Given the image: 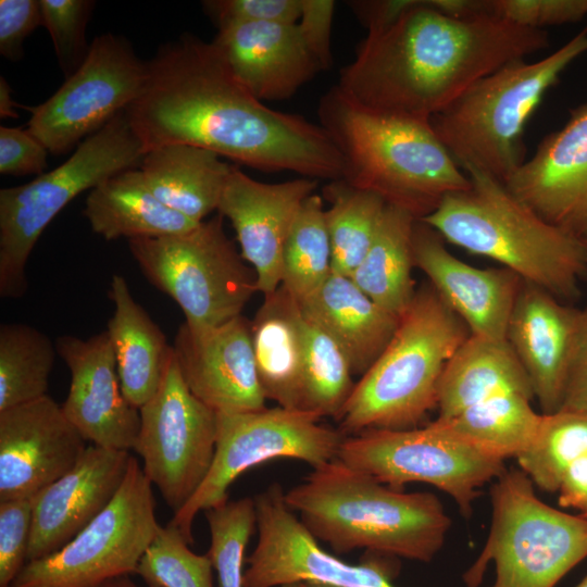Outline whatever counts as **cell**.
<instances>
[{
  "label": "cell",
  "mask_w": 587,
  "mask_h": 587,
  "mask_svg": "<svg viewBox=\"0 0 587 587\" xmlns=\"http://www.w3.org/2000/svg\"><path fill=\"white\" fill-rule=\"evenodd\" d=\"M140 96L125 110L145 154L167 145L210 150L262 172L342 178L341 155L327 132L276 111L233 74L213 45L185 34L148 62Z\"/></svg>",
  "instance_id": "6da1fadb"
},
{
  "label": "cell",
  "mask_w": 587,
  "mask_h": 587,
  "mask_svg": "<svg viewBox=\"0 0 587 587\" xmlns=\"http://www.w3.org/2000/svg\"><path fill=\"white\" fill-rule=\"evenodd\" d=\"M548 46L542 29L489 15L457 18L414 0L367 33L336 86L365 110L430 121L480 78Z\"/></svg>",
  "instance_id": "7a4b0ae2"
},
{
  "label": "cell",
  "mask_w": 587,
  "mask_h": 587,
  "mask_svg": "<svg viewBox=\"0 0 587 587\" xmlns=\"http://www.w3.org/2000/svg\"><path fill=\"white\" fill-rule=\"evenodd\" d=\"M286 504L335 553H373L430 562L451 520L430 492H403L335 459L288 489Z\"/></svg>",
  "instance_id": "3957f363"
},
{
  "label": "cell",
  "mask_w": 587,
  "mask_h": 587,
  "mask_svg": "<svg viewBox=\"0 0 587 587\" xmlns=\"http://www.w3.org/2000/svg\"><path fill=\"white\" fill-rule=\"evenodd\" d=\"M317 115L341 155V179L416 220L430 214L446 196L471 186L429 121L365 110L336 85L320 99Z\"/></svg>",
  "instance_id": "277c9868"
},
{
  "label": "cell",
  "mask_w": 587,
  "mask_h": 587,
  "mask_svg": "<svg viewBox=\"0 0 587 587\" xmlns=\"http://www.w3.org/2000/svg\"><path fill=\"white\" fill-rule=\"evenodd\" d=\"M464 172L471 186L446 196L420 221L444 240L497 261L558 299L578 297L587 273L586 243L545 221L502 182L476 168Z\"/></svg>",
  "instance_id": "5b68a950"
},
{
  "label": "cell",
  "mask_w": 587,
  "mask_h": 587,
  "mask_svg": "<svg viewBox=\"0 0 587 587\" xmlns=\"http://www.w3.org/2000/svg\"><path fill=\"white\" fill-rule=\"evenodd\" d=\"M469 335L432 285L421 286L386 348L354 385L337 419L339 430L352 436L417 427L437 408L442 372Z\"/></svg>",
  "instance_id": "8992f818"
},
{
  "label": "cell",
  "mask_w": 587,
  "mask_h": 587,
  "mask_svg": "<svg viewBox=\"0 0 587 587\" xmlns=\"http://www.w3.org/2000/svg\"><path fill=\"white\" fill-rule=\"evenodd\" d=\"M587 52V26L536 61L510 62L480 78L430 125L464 171L476 168L503 184L526 161L524 129L563 71Z\"/></svg>",
  "instance_id": "52a82bcc"
},
{
  "label": "cell",
  "mask_w": 587,
  "mask_h": 587,
  "mask_svg": "<svg viewBox=\"0 0 587 587\" xmlns=\"http://www.w3.org/2000/svg\"><path fill=\"white\" fill-rule=\"evenodd\" d=\"M143 155V147L123 111L83 140L58 167L29 183L1 188L0 296H24L28 258L62 209L107 178L138 167Z\"/></svg>",
  "instance_id": "ba28073f"
},
{
  "label": "cell",
  "mask_w": 587,
  "mask_h": 587,
  "mask_svg": "<svg viewBox=\"0 0 587 587\" xmlns=\"http://www.w3.org/2000/svg\"><path fill=\"white\" fill-rule=\"evenodd\" d=\"M491 525L464 580L476 587L495 563L489 587H554L587 558V517L545 503L522 470H504L490 489Z\"/></svg>",
  "instance_id": "9c48e42d"
},
{
  "label": "cell",
  "mask_w": 587,
  "mask_h": 587,
  "mask_svg": "<svg viewBox=\"0 0 587 587\" xmlns=\"http://www.w3.org/2000/svg\"><path fill=\"white\" fill-rule=\"evenodd\" d=\"M143 276L182 309L191 329H208L239 315L258 291L257 275L225 233L217 214L189 232L128 240Z\"/></svg>",
  "instance_id": "30bf717a"
},
{
  "label": "cell",
  "mask_w": 587,
  "mask_h": 587,
  "mask_svg": "<svg viewBox=\"0 0 587 587\" xmlns=\"http://www.w3.org/2000/svg\"><path fill=\"white\" fill-rule=\"evenodd\" d=\"M159 527L152 484L130 457L107 508L62 548L26 562L10 587H101L136 574Z\"/></svg>",
  "instance_id": "8fae6325"
},
{
  "label": "cell",
  "mask_w": 587,
  "mask_h": 587,
  "mask_svg": "<svg viewBox=\"0 0 587 587\" xmlns=\"http://www.w3.org/2000/svg\"><path fill=\"white\" fill-rule=\"evenodd\" d=\"M320 416L282 407L216 413L212 465L195 495L170 521L193 542L197 514L227 501V489L243 472L275 459L303 461L313 469L337 458L346 437L319 423Z\"/></svg>",
  "instance_id": "7c38bea8"
},
{
  "label": "cell",
  "mask_w": 587,
  "mask_h": 587,
  "mask_svg": "<svg viewBox=\"0 0 587 587\" xmlns=\"http://www.w3.org/2000/svg\"><path fill=\"white\" fill-rule=\"evenodd\" d=\"M396 489L429 484L453 499L470 516L479 488L503 471L502 460L484 454L435 421L410 429H369L346 436L337 458Z\"/></svg>",
  "instance_id": "4fadbf2b"
},
{
  "label": "cell",
  "mask_w": 587,
  "mask_h": 587,
  "mask_svg": "<svg viewBox=\"0 0 587 587\" xmlns=\"http://www.w3.org/2000/svg\"><path fill=\"white\" fill-rule=\"evenodd\" d=\"M133 449L142 471L175 512L195 495L213 462L216 412L186 385L172 347L160 385L139 409Z\"/></svg>",
  "instance_id": "5bb4252c"
},
{
  "label": "cell",
  "mask_w": 587,
  "mask_h": 587,
  "mask_svg": "<svg viewBox=\"0 0 587 587\" xmlns=\"http://www.w3.org/2000/svg\"><path fill=\"white\" fill-rule=\"evenodd\" d=\"M130 43L114 34L96 37L80 66L45 102L27 108V129L51 154H63L125 111L148 79Z\"/></svg>",
  "instance_id": "9a60e30c"
},
{
  "label": "cell",
  "mask_w": 587,
  "mask_h": 587,
  "mask_svg": "<svg viewBox=\"0 0 587 587\" xmlns=\"http://www.w3.org/2000/svg\"><path fill=\"white\" fill-rule=\"evenodd\" d=\"M284 495L275 483L253 498L259 536L246 560L243 587H280L298 580L335 587H396L380 562L350 564L322 549Z\"/></svg>",
  "instance_id": "2e32d148"
},
{
  "label": "cell",
  "mask_w": 587,
  "mask_h": 587,
  "mask_svg": "<svg viewBox=\"0 0 587 587\" xmlns=\"http://www.w3.org/2000/svg\"><path fill=\"white\" fill-rule=\"evenodd\" d=\"M58 355L70 370L71 383L62 410L91 445L133 449L139 427V409L125 397L107 330L86 339L61 335Z\"/></svg>",
  "instance_id": "e0dca14e"
},
{
  "label": "cell",
  "mask_w": 587,
  "mask_h": 587,
  "mask_svg": "<svg viewBox=\"0 0 587 587\" xmlns=\"http://www.w3.org/2000/svg\"><path fill=\"white\" fill-rule=\"evenodd\" d=\"M86 439L49 395L0 412V501L32 498L60 478Z\"/></svg>",
  "instance_id": "ac0fdd59"
},
{
  "label": "cell",
  "mask_w": 587,
  "mask_h": 587,
  "mask_svg": "<svg viewBox=\"0 0 587 587\" xmlns=\"http://www.w3.org/2000/svg\"><path fill=\"white\" fill-rule=\"evenodd\" d=\"M316 186L317 179L309 177L262 183L232 166L217 212L230 222L240 254L254 270L258 291L264 296L280 286L287 237L301 204Z\"/></svg>",
  "instance_id": "d6986e66"
},
{
  "label": "cell",
  "mask_w": 587,
  "mask_h": 587,
  "mask_svg": "<svg viewBox=\"0 0 587 587\" xmlns=\"http://www.w3.org/2000/svg\"><path fill=\"white\" fill-rule=\"evenodd\" d=\"M548 223L587 242V102L504 183Z\"/></svg>",
  "instance_id": "ffe728a7"
},
{
  "label": "cell",
  "mask_w": 587,
  "mask_h": 587,
  "mask_svg": "<svg viewBox=\"0 0 587 587\" xmlns=\"http://www.w3.org/2000/svg\"><path fill=\"white\" fill-rule=\"evenodd\" d=\"M172 347L186 385L214 412L265 408L251 322L242 315L208 329H191L184 323Z\"/></svg>",
  "instance_id": "44dd1931"
},
{
  "label": "cell",
  "mask_w": 587,
  "mask_h": 587,
  "mask_svg": "<svg viewBox=\"0 0 587 587\" xmlns=\"http://www.w3.org/2000/svg\"><path fill=\"white\" fill-rule=\"evenodd\" d=\"M130 457L127 450L87 446L71 470L32 497L27 562L62 548L107 508Z\"/></svg>",
  "instance_id": "7402d4cb"
},
{
  "label": "cell",
  "mask_w": 587,
  "mask_h": 587,
  "mask_svg": "<svg viewBox=\"0 0 587 587\" xmlns=\"http://www.w3.org/2000/svg\"><path fill=\"white\" fill-rule=\"evenodd\" d=\"M441 236L417 220L413 230L414 265L465 323L470 334L507 340L509 319L522 279L508 268H478L445 247Z\"/></svg>",
  "instance_id": "603a6c76"
},
{
  "label": "cell",
  "mask_w": 587,
  "mask_h": 587,
  "mask_svg": "<svg viewBox=\"0 0 587 587\" xmlns=\"http://www.w3.org/2000/svg\"><path fill=\"white\" fill-rule=\"evenodd\" d=\"M579 314L580 310L547 290L522 282L507 341L527 374L542 414L561 409Z\"/></svg>",
  "instance_id": "cb8c5ba5"
},
{
  "label": "cell",
  "mask_w": 587,
  "mask_h": 587,
  "mask_svg": "<svg viewBox=\"0 0 587 587\" xmlns=\"http://www.w3.org/2000/svg\"><path fill=\"white\" fill-rule=\"evenodd\" d=\"M212 42L262 102L289 99L322 71L297 24L229 23L218 27Z\"/></svg>",
  "instance_id": "d4e9b609"
},
{
  "label": "cell",
  "mask_w": 587,
  "mask_h": 587,
  "mask_svg": "<svg viewBox=\"0 0 587 587\" xmlns=\"http://www.w3.org/2000/svg\"><path fill=\"white\" fill-rule=\"evenodd\" d=\"M297 302L302 315L341 347L353 375H363L372 366L399 322L350 277L334 272L315 291Z\"/></svg>",
  "instance_id": "484cf974"
},
{
  "label": "cell",
  "mask_w": 587,
  "mask_h": 587,
  "mask_svg": "<svg viewBox=\"0 0 587 587\" xmlns=\"http://www.w3.org/2000/svg\"><path fill=\"white\" fill-rule=\"evenodd\" d=\"M83 214L92 232L105 240L178 235L201 223L162 203L138 167L120 172L92 188Z\"/></svg>",
  "instance_id": "4316f807"
},
{
  "label": "cell",
  "mask_w": 587,
  "mask_h": 587,
  "mask_svg": "<svg viewBox=\"0 0 587 587\" xmlns=\"http://www.w3.org/2000/svg\"><path fill=\"white\" fill-rule=\"evenodd\" d=\"M114 312L108 322L117 372L126 399L140 409L157 391L172 346L148 312L134 299L126 279L111 278Z\"/></svg>",
  "instance_id": "83f0119b"
},
{
  "label": "cell",
  "mask_w": 587,
  "mask_h": 587,
  "mask_svg": "<svg viewBox=\"0 0 587 587\" xmlns=\"http://www.w3.org/2000/svg\"><path fill=\"white\" fill-rule=\"evenodd\" d=\"M232 166L210 150L167 145L148 151L138 168L162 203L200 223L217 211Z\"/></svg>",
  "instance_id": "f1b7e54d"
},
{
  "label": "cell",
  "mask_w": 587,
  "mask_h": 587,
  "mask_svg": "<svg viewBox=\"0 0 587 587\" xmlns=\"http://www.w3.org/2000/svg\"><path fill=\"white\" fill-rule=\"evenodd\" d=\"M534 398L532 385L507 340L470 334L448 361L438 386L439 419H448L496 395Z\"/></svg>",
  "instance_id": "f546056e"
},
{
  "label": "cell",
  "mask_w": 587,
  "mask_h": 587,
  "mask_svg": "<svg viewBox=\"0 0 587 587\" xmlns=\"http://www.w3.org/2000/svg\"><path fill=\"white\" fill-rule=\"evenodd\" d=\"M298 303L280 285L265 300L251 322V337L259 380L266 399L278 407L301 410L303 344Z\"/></svg>",
  "instance_id": "4dcf8cb0"
},
{
  "label": "cell",
  "mask_w": 587,
  "mask_h": 587,
  "mask_svg": "<svg viewBox=\"0 0 587 587\" xmlns=\"http://www.w3.org/2000/svg\"><path fill=\"white\" fill-rule=\"evenodd\" d=\"M416 221L407 210L386 204L374 240L350 276L374 302L398 317L416 291L411 276Z\"/></svg>",
  "instance_id": "1f68e13d"
},
{
  "label": "cell",
  "mask_w": 587,
  "mask_h": 587,
  "mask_svg": "<svg viewBox=\"0 0 587 587\" xmlns=\"http://www.w3.org/2000/svg\"><path fill=\"white\" fill-rule=\"evenodd\" d=\"M532 399L517 391H507L454 416L434 421L484 454L504 461L527 450L537 436L541 414L533 409Z\"/></svg>",
  "instance_id": "d6a6232c"
},
{
  "label": "cell",
  "mask_w": 587,
  "mask_h": 587,
  "mask_svg": "<svg viewBox=\"0 0 587 587\" xmlns=\"http://www.w3.org/2000/svg\"><path fill=\"white\" fill-rule=\"evenodd\" d=\"M323 193L330 203L325 210V223L332 272L350 277L367 253L387 203L378 195L344 179L330 180Z\"/></svg>",
  "instance_id": "836d02e7"
},
{
  "label": "cell",
  "mask_w": 587,
  "mask_h": 587,
  "mask_svg": "<svg viewBox=\"0 0 587 587\" xmlns=\"http://www.w3.org/2000/svg\"><path fill=\"white\" fill-rule=\"evenodd\" d=\"M55 344L23 323L0 326V412L47 396Z\"/></svg>",
  "instance_id": "e575fe53"
},
{
  "label": "cell",
  "mask_w": 587,
  "mask_h": 587,
  "mask_svg": "<svg viewBox=\"0 0 587 587\" xmlns=\"http://www.w3.org/2000/svg\"><path fill=\"white\" fill-rule=\"evenodd\" d=\"M298 323L303 344L301 410L338 419L355 385L350 362L336 340L300 310Z\"/></svg>",
  "instance_id": "d590c367"
},
{
  "label": "cell",
  "mask_w": 587,
  "mask_h": 587,
  "mask_svg": "<svg viewBox=\"0 0 587 587\" xmlns=\"http://www.w3.org/2000/svg\"><path fill=\"white\" fill-rule=\"evenodd\" d=\"M332 273V251L322 197L301 204L284 249L280 285L297 301L315 291Z\"/></svg>",
  "instance_id": "8d00e7d4"
},
{
  "label": "cell",
  "mask_w": 587,
  "mask_h": 587,
  "mask_svg": "<svg viewBox=\"0 0 587 587\" xmlns=\"http://www.w3.org/2000/svg\"><path fill=\"white\" fill-rule=\"evenodd\" d=\"M587 451V412L559 410L542 414L530 447L517 464L538 488L558 491L570 464Z\"/></svg>",
  "instance_id": "74e56055"
},
{
  "label": "cell",
  "mask_w": 587,
  "mask_h": 587,
  "mask_svg": "<svg viewBox=\"0 0 587 587\" xmlns=\"http://www.w3.org/2000/svg\"><path fill=\"white\" fill-rule=\"evenodd\" d=\"M189 545L171 522L160 525L136 574L150 587H214L209 555L192 552Z\"/></svg>",
  "instance_id": "f35d334b"
},
{
  "label": "cell",
  "mask_w": 587,
  "mask_h": 587,
  "mask_svg": "<svg viewBox=\"0 0 587 587\" xmlns=\"http://www.w3.org/2000/svg\"><path fill=\"white\" fill-rule=\"evenodd\" d=\"M204 512L211 537L207 554L220 587H243L245 550L257 525L254 499L227 500Z\"/></svg>",
  "instance_id": "ab89813d"
},
{
  "label": "cell",
  "mask_w": 587,
  "mask_h": 587,
  "mask_svg": "<svg viewBox=\"0 0 587 587\" xmlns=\"http://www.w3.org/2000/svg\"><path fill=\"white\" fill-rule=\"evenodd\" d=\"M40 5L42 26L51 37L61 70L68 77L89 51L85 33L95 1L40 0Z\"/></svg>",
  "instance_id": "60d3db41"
},
{
  "label": "cell",
  "mask_w": 587,
  "mask_h": 587,
  "mask_svg": "<svg viewBox=\"0 0 587 587\" xmlns=\"http://www.w3.org/2000/svg\"><path fill=\"white\" fill-rule=\"evenodd\" d=\"M32 498L0 501V587H10L27 561Z\"/></svg>",
  "instance_id": "b9f144b4"
},
{
  "label": "cell",
  "mask_w": 587,
  "mask_h": 587,
  "mask_svg": "<svg viewBox=\"0 0 587 587\" xmlns=\"http://www.w3.org/2000/svg\"><path fill=\"white\" fill-rule=\"evenodd\" d=\"M489 13L521 27L542 29L580 21L587 15V0H489Z\"/></svg>",
  "instance_id": "7bdbcfd3"
},
{
  "label": "cell",
  "mask_w": 587,
  "mask_h": 587,
  "mask_svg": "<svg viewBox=\"0 0 587 587\" xmlns=\"http://www.w3.org/2000/svg\"><path fill=\"white\" fill-rule=\"evenodd\" d=\"M203 10L217 26L229 23L297 24L301 0H209Z\"/></svg>",
  "instance_id": "ee69618b"
},
{
  "label": "cell",
  "mask_w": 587,
  "mask_h": 587,
  "mask_svg": "<svg viewBox=\"0 0 587 587\" xmlns=\"http://www.w3.org/2000/svg\"><path fill=\"white\" fill-rule=\"evenodd\" d=\"M47 148L26 128L0 127V173L41 175L47 167Z\"/></svg>",
  "instance_id": "f6af8a7d"
},
{
  "label": "cell",
  "mask_w": 587,
  "mask_h": 587,
  "mask_svg": "<svg viewBox=\"0 0 587 587\" xmlns=\"http://www.w3.org/2000/svg\"><path fill=\"white\" fill-rule=\"evenodd\" d=\"M38 26H42L40 0H1V55L10 61L22 59L23 43Z\"/></svg>",
  "instance_id": "bcb514c9"
},
{
  "label": "cell",
  "mask_w": 587,
  "mask_h": 587,
  "mask_svg": "<svg viewBox=\"0 0 587 587\" xmlns=\"http://www.w3.org/2000/svg\"><path fill=\"white\" fill-rule=\"evenodd\" d=\"M334 10L333 0H301V14L297 25L322 71L329 68L333 60L330 33Z\"/></svg>",
  "instance_id": "7dc6e473"
},
{
  "label": "cell",
  "mask_w": 587,
  "mask_h": 587,
  "mask_svg": "<svg viewBox=\"0 0 587 587\" xmlns=\"http://www.w3.org/2000/svg\"><path fill=\"white\" fill-rule=\"evenodd\" d=\"M560 410L587 412V308L580 310Z\"/></svg>",
  "instance_id": "c3c4849f"
},
{
  "label": "cell",
  "mask_w": 587,
  "mask_h": 587,
  "mask_svg": "<svg viewBox=\"0 0 587 587\" xmlns=\"http://www.w3.org/2000/svg\"><path fill=\"white\" fill-rule=\"evenodd\" d=\"M414 0H354L349 1L353 14L367 28V33L380 30L394 23Z\"/></svg>",
  "instance_id": "681fc988"
},
{
  "label": "cell",
  "mask_w": 587,
  "mask_h": 587,
  "mask_svg": "<svg viewBox=\"0 0 587 587\" xmlns=\"http://www.w3.org/2000/svg\"><path fill=\"white\" fill-rule=\"evenodd\" d=\"M558 492L561 507L587 513V451L566 469Z\"/></svg>",
  "instance_id": "f907efd6"
},
{
  "label": "cell",
  "mask_w": 587,
  "mask_h": 587,
  "mask_svg": "<svg viewBox=\"0 0 587 587\" xmlns=\"http://www.w3.org/2000/svg\"><path fill=\"white\" fill-rule=\"evenodd\" d=\"M17 104L13 100L12 90L9 86L7 79L0 77V116L1 118H17L18 114L16 112Z\"/></svg>",
  "instance_id": "816d5d0a"
},
{
  "label": "cell",
  "mask_w": 587,
  "mask_h": 587,
  "mask_svg": "<svg viewBox=\"0 0 587 587\" xmlns=\"http://www.w3.org/2000/svg\"><path fill=\"white\" fill-rule=\"evenodd\" d=\"M101 587H150V586H140L135 584L128 576H122L115 579H112Z\"/></svg>",
  "instance_id": "f5cc1de1"
},
{
  "label": "cell",
  "mask_w": 587,
  "mask_h": 587,
  "mask_svg": "<svg viewBox=\"0 0 587 587\" xmlns=\"http://www.w3.org/2000/svg\"><path fill=\"white\" fill-rule=\"evenodd\" d=\"M280 587H335L327 584L316 583V582H309V580H298L285 584Z\"/></svg>",
  "instance_id": "db71d44e"
},
{
  "label": "cell",
  "mask_w": 587,
  "mask_h": 587,
  "mask_svg": "<svg viewBox=\"0 0 587 587\" xmlns=\"http://www.w3.org/2000/svg\"><path fill=\"white\" fill-rule=\"evenodd\" d=\"M575 587H587V575Z\"/></svg>",
  "instance_id": "11a10c76"
},
{
  "label": "cell",
  "mask_w": 587,
  "mask_h": 587,
  "mask_svg": "<svg viewBox=\"0 0 587 587\" xmlns=\"http://www.w3.org/2000/svg\"><path fill=\"white\" fill-rule=\"evenodd\" d=\"M580 515H583L584 517H587V513H585V514H580Z\"/></svg>",
  "instance_id": "9f6ffc18"
},
{
  "label": "cell",
  "mask_w": 587,
  "mask_h": 587,
  "mask_svg": "<svg viewBox=\"0 0 587 587\" xmlns=\"http://www.w3.org/2000/svg\"><path fill=\"white\" fill-rule=\"evenodd\" d=\"M586 247H587V242H586Z\"/></svg>",
  "instance_id": "6f0895ef"
}]
</instances>
